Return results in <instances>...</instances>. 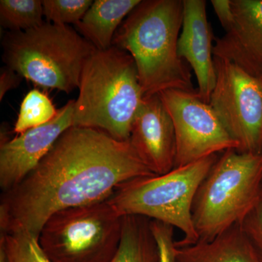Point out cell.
<instances>
[{"label": "cell", "instance_id": "1", "mask_svg": "<svg viewBox=\"0 0 262 262\" xmlns=\"http://www.w3.org/2000/svg\"><path fill=\"white\" fill-rule=\"evenodd\" d=\"M153 175L129 141L72 126L30 173L2 194L1 232H27L38 239L56 212L105 201L124 183Z\"/></svg>", "mask_w": 262, "mask_h": 262}, {"label": "cell", "instance_id": "2", "mask_svg": "<svg viewBox=\"0 0 262 262\" xmlns=\"http://www.w3.org/2000/svg\"><path fill=\"white\" fill-rule=\"evenodd\" d=\"M183 11V0H141L115 33L113 46L134 58L144 96L170 89L198 91L178 53Z\"/></svg>", "mask_w": 262, "mask_h": 262}, {"label": "cell", "instance_id": "3", "mask_svg": "<svg viewBox=\"0 0 262 262\" xmlns=\"http://www.w3.org/2000/svg\"><path fill=\"white\" fill-rule=\"evenodd\" d=\"M78 89L73 126L99 129L117 140L129 141L144 98L133 57L114 46L96 49L84 66Z\"/></svg>", "mask_w": 262, "mask_h": 262}, {"label": "cell", "instance_id": "4", "mask_svg": "<svg viewBox=\"0 0 262 262\" xmlns=\"http://www.w3.org/2000/svg\"><path fill=\"white\" fill-rule=\"evenodd\" d=\"M2 48L5 66L41 87L66 94L78 89L84 66L96 50L75 28L46 21L5 32Z\"/></svg>", "mask_w": 262, "mask_h": 262}, {"label": "cell", "instance_id": "5", "mask_svg": "<svg viewBox=\"0 0 262 262\" xmlns=\"http://www.w3.org/2000/svg\"><path fill=\"white\" fill-rule=\"evenodd\" d=\"M262 196V155L222 152L196 191L192 209L199 241L239 225Z\"/></svg>", "mask_w": 262, "mask_h": 262}, {"label": "cell", "instance_id": "6", "mask_svg": "<svg viewBox=\"0 0 262 262\" xmlns=\"http://www.w3.org/2000/svg\"><path fill=\"white\" fill-rule=\"evenodd\" d=\"M218 155L174 168L163 175L139 177L124 183L108 198L119 214L136 215L159 221L179 229L183 238L177 247L199 241L192 220L193 202Z\"/></svg>", "mask_w": 262, "mask_h": 262}, {"label": "cell", "instance_id": "7", "mask_svg": "<svg viewBox=\"0 0 262 262\" xmlns=\"http://www.w3.org/2000/svg\"><path fill=\"white\" fill-rule=\"evenodd\" d=\"M123 218L108 199L67 208L48 219L38 242L52 262H110L121 241Z\"/></svg>", "mask_w": 262, "mask_h": 262}, {"label": "cell", "instance_id": "8", "mask_svg": "<svg viewBox=\"0 0 262 262\" xmlns=\"http://www.w3.org/2000/svg\"><path fill=\"white\" fill-rule=\"evenodd\" d=\"M215 84L209 104L237 151L262 155V77H256L227 60L213 56Z\"/></svg>", "mask_w": 262, "mask_h": 262}, {"label": "cell", "instance_id": "9", "mask_svg": "<svg viewBox=\"0 0 262 262\" xmlns=\"http://www.w3.org/2000/svg\"><path fill=\"white\" fill-rule=\"evenodd\" d=\"M173 121L177 140L175 168L238 149L216 114L196 92L170 89L159 94Z\"/></svg>", "mask_w": 262, "mask_h": 262}, {"label": "cell", "instance_id": "10", "mask_svg": "<svg viewBox=\"0 0 262 262\" xmlns=\"http://www.w3.org/2000/svg\"><path fill=\"white\" fill-rule=\"evenodd\" d=\"M75 100L58 110L51 121L1 140L0 187L3 192L15 187L37 166L67 129L73 126Z\"/></svg>", "mask_w": 262, "mask_h": 262}, {"label": "cell", "instance_id": "11", "mask_svg": "<svg viewBox=\"0 0 262 262\" xmlns=\"http://www.w3.org/2000/svg\"><path fill=\"white\" fill-rule=\"evenodd\" d=\"M129 142L153 173L163 175L175 168V129L159 94L144 96L133 122Z\"/></svg>", "mask_w": 262, "mask_h": 262}, {"label": "cell", "instance_id": "12", "mask_svg": "<svg viewBox=\"0 0 262 262\" xmlns=\"http://www.w3.org/2000/svg\"><path fill=\"white\" fill-rule=\"evenodd\" d=\"M234 24L215 39L213 56L262 77V0H232Z\"/></svg>", "mask_w": 262, "mask_h": 262}, {"label": "cell", "instance_id": "13", "mask_svg": "<svg viewBox=\"0 0 262 262\" xmlns=\"http://www.w3.org/2000/svg\"><path fill=\"white\" fill-rule=\"evenodd\" d=\"M206 5L205 0H183L178 53L196 76L198 96L209 103L216 77L212 45L214 36L207 18Z\"/></svg>", "mask_w": 262, "mask_h": 262}, {"label": "cell", "instance_id": "14", "mask_svg": "<svg viewBox=\"0 0 262 262\" xmlns=\"http://www.w3.org/2000/svg\"><path fill=\"white\" fill-rule=\"evenodd\" d=\"M176 262H261L241 225L210 241L176 248Z\"/></svg>", "mask_w": 262, "mask_h": 262}, {"label": "cell", "instance_id": "15", "mask_svg": "<svg viewBox=\"0 0 262 262\" xmlns=\"http://www.w3.org/2000/svg\"><path fill=\"white\" fill-rule=\"evenodd\" d=\"M140 2L95 0L75 29L96 49H108L113 46L117 29Z\"/></svg>", "mask_w": 262, "mask_h": 262}, {"label": "cell", "instance_id": "16", "mask_svg": "<svg viewBox=\"0 0 262 262\" xmlns=\"http://www.w3.org/2000/svg\"><path fill=\"white\" fill-rule=\"evenodd\" d=\"M110 262H160L151 220L141 215L124 216L121 241Z\"/></svg>", "mask_w": 262, "mask_h": 262}, {"label": "cell", "instance_id": "17", "mask_svg": "<svg viewBox=\"0 0 262 262\" xmlns=\"http://www.w3.org/2000/svg\"><path fill=\"white\" fill-rule=\"evenodd\" d=\"M42 1L1 0L0 24L8 32H20L36 28L45 23Z\"/></svg>", "mask_w": 262, "mask_h": 262}, {"label": "cell", "instance_id": "18", "mask_svg": "<svg viewBox=\"0 0 262 262\" xmlns=\"http://www.w3.org/2000/svg\"><path fill=\"white\" fill-rule=\"evenodd\" d=\"M0 262H52L43 252L37 237L27 232L3 233Z\"/></svg>", "mask_w": 262, "mask_h": 262}, {"label": "cell", "instance_id": "19", "mask_svg": "<svg viewBox=\"0 0 262 262\" xmlns=\"http://www.w3.org/2000/svg\"><path fill=\"white\" fill-rule=\"evenodd\" d=\"M57 113L58 110L47 95L38 90H32L26 95L20 104L14 132L20 134L44 125L53 120Z\"/></svg>", "mask_w": 262, "mask_h": 262}, {"label": "cell", "instance_id": "20", "mask_svg": "<svg viewBox=\"0 0 262 262\" xmlns=\"http://www.w3.org/2000/svg\"><path fill=\"white\" fill-rule=\"evenodd\" d=\"M92 0H44L46 22L58 25L78 24L93 4Z\"/></svg>", "mask_w": 262, "mask_h": 262}, {"label": "cell", "instance_id": "21", "mask_svg": "<svg viewBox=\"0 0 262 262\" xmlns=\"http://www.w3.org/2000/svg\"><path fill=\"white\" fill-rule=\"evenodd\" d=\"M151 228L159 248L160 262H176L175 228L159 221L151 220Z\"/></svg>", "mask_w": 262, "mask_h": 262}, {"label": "cell", "instance_id": "22", "mask_svg": "<svg viewBox=\"0 0 262 262\" xmlns=\"http://www.w3.org/2000/svg\"><path fill=\"white\" fill-rule=\"evenodd\" d=\"M239 225L262 262V196Z\"/></svg>", "mask_w": 262, "mask_h": 262}, {"label": "cell", "instance_id": "23", "mask_svg": "<svg viewBox=\"0 0 262 262\" xmlns=\"http://www.w3.org/2000/svg\"><path fill=\"white\" fill-rule=\"evenodd\" d=\"M211 3L221 25L228 32L234 24L232 0H211Z\"/></svg>", "mask_w": 262, "mask_h": 262}, {"label": "cell", "instance_id": "24", "mask_svg": "<svg viewBox=\"0 0 262 262\" xmlns=\"http://www.w3.org/2000/svg\"><path fill=\"white\" fill-rule=\"evenodd\" d=\"M23 80L18 72L5 66L0 70V101L3 99L8 91L16 89Z\"/></svg>", "mask_w": 262, "mask_h": 262}]
</instances>
